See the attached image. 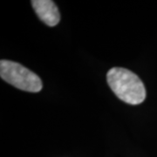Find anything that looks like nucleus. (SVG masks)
I'll use <instances>...</instances> for the list:
<instances>
[{
  "instance_id": "2",
  "label": "nucleus",
  "mask_w": 157,
  "mask_h": 157,
  "mask_svg": "<svg viewBox=\"0 0 157 157\" xmlns=\"http://www.w3.org/2000/svg\"><path fill=\"white\" fill-rule=\"evenodd\" d=\"M0 76L7 83L25 92L38 93L42 89V81L39 76L17 62L2 59Z\"/></svg>"
},
{
  "instance_id": "3",
  "label": "nucleus",
  "mask_w": 157,
  "mask_h": 157,
  "mask_svg": "<svg viewBox=\"0 0 157 157\" xmlns=\"http://www.w3.org/2000/svg\"><path fill=\"white\" fill-rule=\"evenodd\" d=\"M32 6L38 17L48 26H55L60 21L58 7L51 0H33Z\"/></svg>"
},
{
  "instance_id": "1",
  "label": "nucleus",
  "mask_w": 157,
  "mask_h": 157,
  "mask_svg": "<svg viewBox=\"0 0 157 157\" xmlns=\"http://www.w3.org/2000/svg\"><path fill=\"white\" fill-rule=\"evenodd\" d=\"M107 79L115 95L126 103L138 105L146 98L145 86L140 78L126 68H111L107 72Z\"/></svg>"
}]
</instances>
